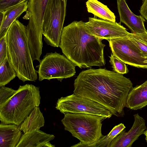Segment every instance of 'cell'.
<instances>
[{
	"mask_svg": "<svg viewBox=\"0 0 147 147\" xmlns=\"http://www.w3.org/2000/svg\"><path fill=\"white\" fill-rule=\"evenodd\" d=\"M73 93L97 102L113 115H124L128 95L133 88L123 74L105 68H90L81 72L75 79Z\"/></svg>",
	"mask_w": 147,
	"mask_h": 147,
	"instance_id": "6da1fadb",
	"label": "cell"
},
{
	"mask_svg": "<svg viewBox=\"0 0 147 147\" xmlns=\"http://www.w3.org/2000/svg\"><path fill=\"white\" fill-rule=\"evenodd\" d=\"M82 21H74L63 28L59 47L63 54L80 68L105 65L102 40L88 33Z\"/></svg>",
	"mask_w": 147,
	"mask_h": 147,
	"instance_id": "7a4b0ae2",
	"label": "cell"
},
{
	"mask_svg": "<svg viewBox=\"0 0 147 147\" xmlns=\"http://www.w3.org/2000/svg\"><path fill=\"white\" fill-rule=\"evenodd\" d=\"M7 56L17 76L23 82L35 81L37 71L33 66L29 48L27 27L16 19L7 34Z\"/></svg>",
	"mask_w": 147,
	"mask_h": 147,
	"instance_id": "3957f363",
	"label": "cell"
},
{
	"mask_svg": "<svg viewBox=\"0 0 147 147\" xmlns=\"http://www.w3.org/2000/svg\"><path fill=\"white\" fill-rule=\"evenodd\" d=\"M41 97L39 87L27 84L20 86L15 94L0 108L2 123L20 125L36 107H39Z\"/></svg>",
	"mask_w": 147,
	"mask_h": 147,
	"instance_id": "277c9868",
	"label": "cell"
},
{
	"mask_svg": "<svg viewBox=\"0 0 147 147\" xmlns=\"http://www.w3.org/2000/svg\"><path fill=\"white\" fill-rule=\"evenodd\" d=\"M61 121L65 130L80 142L71 147L92 144L103 135L102 133V122L105 118L97 115L81 113H66Z\"/></svg>",
	"mask_w": 147,
	"mask_h": 147,
	"instance_id": "5b68a950",
	"label": "cell"
},
{
	"mask_svg": "<svg viewBox=\"0 0 147 147\" xmlns=\"http://www.w3.org/2000/svg\"><path fill=\"white\" fill-rule=\"evenodd\" d=\"M49 0H28L26 14L23 18L29 20L27 26L28 44L32 57H40L42 54V24Z\"/></svg>",
	"mask_w": 147,
	"mask_h": 147,
	"instance_id": "8992f818",
	"label": "cell"
},
{
	"mask_svg": "<svg viewBox=\"0 0 147 147\" xmlns=\"http://www.w3.org/2000/svg\"><path fill=\"white\" fill-rule=\"evenodd\" d=\"M67 0H49L42 24V34L48 45L59 47L66 15Z\"/></svg>",
	"mask_w": 147,
	"mask_h": 147,
	"instance_id": "52a82bcc",
	"label": "cell"
},
{
	"mask_svg": "<svg viewBox=\"0 0 147 147\" xmlns=\"http://www.w3.org/2000/svg\"><path fill=\"white\" fill-rule=\"evenodd\" d=\"M37 73L39 81L57 79L61 82L63 79L74 76L76 65L64 54L55 52L47 53L40 60Z\"/></svg>",
	"mask_w": 147,
	"mask_h": 147,
	"instance_id": "ba28073f",
	"label": "cell"
},
{
	"mask_svg": "<svg viewBox=\"0 0 147 147\" xmlns=\"http://www.w3.org/2000/svg\"><path fill=\"white\" fill-rule=\"evenodd\" d=\"M55 108L63 114L85 113L98 115L105 119L113 115L109 110L100 104L74 93L59 98Z\"/></svg>",
	"mask_w": 147,
	"mask_h": 147,
	"instance_id": "9c48e42d",
	"label": "cell"
},
{
	"mask_svg": "<svg viewBox=\"0 0 147 147\" xmlns=\"http://www.w3.org/2000/svg\"><path fill=\"white\" fill-rule=\"evenodd\" d=\"M107 40L113 55L131 66L147 69V58L128 36Z\"/></svg>",
	"mask_w": 147,
	"mask_h": 147,
	"instance_id": "30bf717a",
	"label": "cell"
},
{
	"mask_svg": "<svg viewBox=\"0 0 147 147\" xmlns=\"http://www.w3.org/2000/svg\"><path fill=\"white\" fill-rule=\"evenodd\" d=\"M97 17H89L88 22H84V28L89 34L102 40H107L126 36L129 34L120 22L117 23Z\"/></svg>",
	"mask_w": 147,
	"mask_h": 147,
	"instance_id": "8fae6325",
	"label": "cell"
},
{
	"mask_svg": "<svg viewBox=\"0 0 147 147\" xmlns=\"http://www.w3.org/2000/svg\"><path fill=\"white\" fill-rule=\"evenodd\" d=\"M134 121L127 132L124 129L112 140L110 147H131L133 143L144 134L146 129V121L138 113L134 115Z\"/></svg>",
	"mask_w": 147,
	"mask_h": 147,
	"instance_id": "7c38bea8",
	"label": "cell"
},
{
	"mask_svg": "<svg viewBox=\"0 0 147 147\" xmlns=\"http://www.w3.org/2000/svg\"><path fill=\"white\" fill-rule=\"evenodd\" d=\"M117 8L120 22L125 24L131 33H141L147 31L144 25L145 18L142 16H137L129 8L125 0H117Z\"/></svg>",
	"mask_w": 147,
	"mask_h": 147,
	"instance_id": "4fadbf2b",
	"label": "cell"
},
{
	"mask_svg": "<svg viewBox=\"0 0 147 147\" xmlns=\"http://www.w3.org/2000/svg\"><path fill=\"white\" fill-rule=\"evenodd\" d=\"M55 136L45 133L40 130L24 133L16 147H55L50 141Z\"/></svg>",
	"mask_w": 147,
	"mask_h": 147,
	"instance_id": "5bb4252c",
	"label": "cell"
},
{
	"mask_svg": "<svg viewBox=\"0 0 147 147\" xmlns=\"http://www.w3.org/2000/svg\"><path fill=\"white\" fill-rule=\"evenodd\" d=\"M18 125L15 124H0V147H16L22 136Z\"/></svg>",
	"mask_w": 147,
	"mask_h": 147,
	"instance_id": "9a60e30c",
	"label": "cell"
},
{
	"mask_svg": "<svg viewBox=\"0 0 147 147\" xmlns=\"http://www.w3.org/2000/svg\"><path fill=\"white\" fill-rule=\"evenodd\" d=\"M147 105V80L133 87L127 100L126 107L133 110L141 109Z\"/></svg>",
	"mask_w": 147,
	"mask_h": 147,
	"instance_id": "2e32d148",
	"label": "cell"
},
{
	"mask_svg": "<svg viewBox=\"0 0 147 147\" xmlns=\"http://www.w3.org/2000/svg\"><path fill=\"white\" fill-rule=\"evenodd\" d=\"M28 4V0H26L4 12L3 19L0 25V39L6 35L11 25L17 18L26 11Z\"/></svg>",
	"mask_w": 147,
	"mask_h": 147,
	"instance_id": "e0dca14e",
	"label": "cell"
},
{
	"mask_svg": "<svg viewBox=\"0 0 147 147\" xmlns=\"http://www.w3.org/2000/svg\"><path fill=\"white\" fill-rule=\"evenodd\" d=\"M45 119L39 107H36L19 126L24 133L40 130L44 126Z\"/></svg>",
	"mask_w": 147,
	"mask_h": 147,
	"instance_id": "ac0fdd59",
	"label": "cell"
},
{
	"mask_svg": "<svg viewBox=\"0 0 147 147\" xmlns=\"http://www.w3.org/2000/svg\"><path fill=\"white\" fill-rule=\"evenodd\" d=\"M87 10L94 16L99 18L115 22L116 17L113 13L107 6L98 0H88L86 2Z\"/></svg>",
	"mask_w": 147,
	"mask_h": 147,
	"instance_id": "d6986e66",
	"label": "cell"
},
{
	"mask_svg": "<svg viewBox=\"0 0 147 147\" xmlns=\"http://www.w3.org/2000/svg\"><path fill=\"white\" fill-rule=\"evenodd\" d=\"M124 124L121 123L115 126L106 136H103L97 141L91 144L80 145L79 147H110L113 139L125 128Z\"/></svg>",
	"mask_w": 147,
	"mask_h": 147,
	"instance_id": "ffe728a7",
	"label": "cell"
},
{
	"mask_svg": "<svg viewBox=\"0 0 147 147\" xmlns=\"http://www.w3.org/2000/svg\"><path fill=\"white\" fill-rule=\"evenodd\" d=\"M16 76V73L7 57L0 63V86H5Z\"/></svg>",
	"mask_w": 147,
	"mask_h": 147,
	"instance_id": "44dd1931",
	"label": "cell"
},
{
	"mask_svg": "<svg viewBox=\"0 0 147 147\" xmlns=\"http://www.w3.org/2000/svg\"><path fill=\"white\" fill-rule=\"evenodd\" d=\"M136 44L143 55L147 58V31L141 33H130L128 36Z\"/></svg>",
	"mask_w": 147,
	"mask_h": 147,
	"instance_id": "7402d4cb",
	"label": "cell"
},
{
	"mask_svg": "<svg viewBox=\"0 0 147 147\" xmlns=\"http://www.w3.org/2000/svg\"><path fill=\"white\" fill-rule=\"evenodd\" d=\"M109 57V62L114 71L123 74H127L129 72V70L125 63L113 55L112 54H111Z\"/></svg>",
	"mask_w": 147,
	"mask_h": 147,
	"instance_id": "603a6c76",
	"label": "cell"
},
{
	"mask_svg": "<svg viewBox=\"0 0 147 147\" xmlns=\"http://www.w3.org/2000/svg\"><path fill=\"white\" fill-rule=\"evenodd\" d=\"M0 108L3 107L16 92L17 90L5 86H0Z\"/></svg>",
	"mask_w": 147,
	"mask_h": 147,
	"instance_id": "cb8c5ba5",
	"label": "cell"
},
{
	"mask_svg": "<svg viewBox=\"0 0 147 147\" xmlns=\"http://www.w3.org/2000/svg\"><path fill=\"white\" fill-rule=\"evenodd\" d=\"M26 0H0V11L4 12L12 6Z\"/></svg>",
	"mask_w": 147,
	"mask_h": 147,
	"instance_id": "d4e9b609",
	"label": "cell"
},
{
	"mask_svg": "<svg viewBox=\"0 0 147 147\" xmlns=\"http://www.w3.org/2000/svg\"><path fill=\"white\" fill-rule=\"evenodd\" d=\"M7 52L6 34L0 39V63L7 57Z\"/></svg>",
	"mask_w": 147,
	"mask_h": 147,
	"instance_id": "484cf974",
	"label": "cell"
},
{
	"mask_svg": "<svg viewBox=\"0 0 147 147\" xmlns=\"http://www.w3.org/2000/svg\"><path fill=\"white\" fill-rule=\"evenodd\" d=\"M139 12L141 15L147 21V0H143Z\"/></svg>",
	"mask_w": 147,
	"mask_h": 147,
	"instance_id": "4316f807",
	"label": "cell"
},
{
	"mask_svg": "<svg viewBox=\"0 0 147 147\" xmlns=\"http://www.w3.org/2000/svg\"><path fill=\"white\" fill-rule=\"evenodd\" d=\"M4 12L0 11V25H1L3 18Z\"/></svg>",
	"mask_w": 147,
	"mask_h": 147,
	"instance_id": "83f0119b",
	"label": "cell"
},
{
	"mask_svg": "<svg viewBox=\"0 0 147 147\" xmlns=\"http://www.w3.org/2000/svg\"><path fill=\"white\" fill-rule=\"evenodd\" d=\"M144 134L145 136V140L147 142V129L144 132Z\"/></svg>",
	"mask_w": 147,
	"mask_h": 147,
	"instance_id": "f1b7e54d",
	"label": "cell"
},
{
	"mask_svg": "<svg viewBox=\"0 0 147 147\" xmlns=\"http://www.w3.org/2000/svg\"><path fill=\"white\" fill-rule=\"evenodd\" d=\"M145 62L146 63H147V60L145 61Z\"/></svg>",
	"mask_w": 147,
	"mask_h": 147,
	"instance_id": "f546056e",
	"label": "cell"
}]
</instances>
